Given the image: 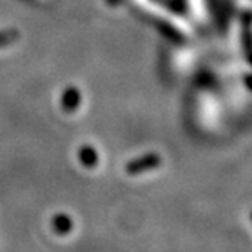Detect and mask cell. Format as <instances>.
<instances>
[{
    "instance_id": "277c9868",
    "label": "cell",
    "mask_w": 252,
    "mask_h": 252,
    "mask_svg": "<svg viewBox=\"0 0 252 252\" xmlns=\"http://www.w3.org/2000/svg\"><path fill=\"white\" fill-rule=\"evenodd\" d=\"M17 32L15 31H3V32H0V46H3V44H9L12 41L17 40Z\"/></svg>"
},
{
    "instance_id": "7a4b0ae2",
    "label": "cell",
    "mask_w": 252,
    "mask_h": 252,
    "mask_svg": "<svg viewBox=\"0 0 252 252\" xmlns=\"http://www.w3.org/2000/svg\"><path fill=\"white\" fill-rule=\"evenodd\" d=\"M79 94H78V92L76 90H68V92L65 93V96H64V106H68V110H73V106L79 102Z\"/></svg>"
},
{
    "instance_id": "6da1fadb",
    "label": "cell",
    "mask_w": 252,
    "mask_h": 252,
    "mask_svg": "<svg viewBox=\"0 0 252 252\" xmlns=\"http://www.w3.org/2000/svg\"><path fill=\"white\" fill-rule=\"evenodd\" d=\"M159 164H161V158L157 154H152V155H146L145 158L132 161L131 164H128L126 170H128L129 173H140V172H145V170L155 169Z\"/></svg>"
},
{
    "instance_id": "3957f363",
    "label": "cell",
    "mask_w": 252,
    "mask_h": 252,
    "mask_svg": "<svg viewBox=\"0 0 252 252\" xmlns=\"http://www.w3.org/2000/svg\"><path fill=\"white\" fill-rule=\"evenodd\" d=\"M81 155H82V161H84V164H87V166H93V164H96V161H97V155H96V152H94L93 149L85 148V149L81 152Z\"/></svg>"
}]
</instances>
